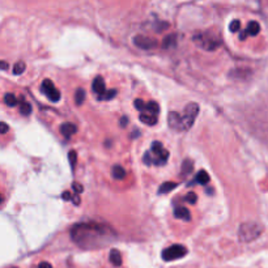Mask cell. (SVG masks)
<instances>
[{
  "instance_id": "ffe728a7",
  "label": "cell",
  "mask_w": 268,
  "mask_h": 268,
  "mask_svg": "<svg viewBox=\"0 0 268 268\" xmlns=\"http://www.w3.org/2000/svg\"><path fill=\"white\" fill-rule=\"evenodd\" d=\"M175 41H177V37L174 34H169L164 38V42H162V46L165 49H170V47L175 46Z\"/></svg>"
},
{
  "instance_id": "9c48e42d",
  "label": "cell",
  "mask_w": 268,
  "mask_h": 268,
  "mask_svg": "<svg viewBox=\"0 0 268 268\" xmlns=\"http://www.w3.org/2000/svg\"><path fill=\"white\" fill-rule=\"evenodd\" d=\"M60 132H62L63 136L69 139L72 135H75L76 132H78V127H76L75 125H72V123H63V125L60 126Z\"/></svg>"
},
{
  "instance_id": "8d00e7d4",
  "label": "cell",
  "mask_w": 268,
  "mask_h": 268,
  "mask_svg": "<svg viewBox=\"0 0 268 268\" xmlns=\"http://www.w3.org/2000/svg\"><path fill=\"white\" fill-rule=\"evenodd\" d=\"M38 268H53V265L50 264V263H47V262H42L40 264V267Z\"/></svg>"
},
{
  "instance_id": "f1b7e54d",
  "label": "cell",
  "mask_w": 268,
  "mask_h": 268,
  "mask_svg": "<svg viewBox=\"0 0 268 268\" xmlns=\"http://www.w3.org/2000/svg\"><path fill=\"white\" fill-rule=\"evenodd\" d=\"M116 94H117V91L116 89H114V91H107V92H105V93L102 94V96L100 97V98H103V100H111V98H114V97H116Z\"/></svg>"
},
{
  "instance_id": "836d02e7",
  "label": "cell",
  "mask_w": 268,
  "mask_h": 268,
  "mask_svg": "<svg viewBox=\"0 0 268 268\" xmlns=\"http://www.w3.org/2000/svg\"><path fill=\"white\" fill-rule=\"evenodd\" d=\"M72 188H73V190H75L78 194L83 193V190H84L83 186H81L80 183H78V182H73V183H72Z\"/></svg>"
},
{
  "instance_id": "8992f818",
  "label": "cell",
  "mask_w": 268,
  "mask_h": 268,
  "mask_svg": "<svg viewBox=\"0 0 268 268\" xmlns=\"http://www.w3.org/2000/svg\"><path fill=\"white\" fill-rule=\"evenodd\" d=\"M41 89H42V92H44V93L46 94V96L50 98V101H53V102H58V101L60 100V92L56 89L55 85L53 84V81L49 80V79L44 80Z\"/></svg>"
},
{
  "instance_id": "83f0119b",
  "label": "cell",
  "mask_w": 268,
  "mask_h": 268,
  "mask_svg": "<svg viewBox=\"0 0 268 268\" xmlns=\"http://www.w3.org/2000/svg\"><path fill=\"white\" fill-rule=\"evenodd\" d=\"M68 159H69V164H71V168H75L76 160H78V155H76L75 150H71V152L68 153Z\"/></svg>"
},
{
  "instance_id": "3957f363",
  "label": "cell",
  "mask_w": 268,
  "mask_h": 268,
  "mask_svg": "<svg viewBox=\"0 0 268 268\" xmlns=\"http://www.w3.org/2000/svg\"><path fill=\"white\" fill-rule=\"evenodd\" d=\"M262 225H259L255 221L243 222L238 229V238L242 242H253L262 234Z\"/></svg>"
},
{
  "instance_id": "9a60e30c",
  "label": "cell",
  "mask_w": 268,
  "mask_h": 268,
  "mask_svg": "<svg viewBox=\"0 0 268 268\" xmlns=\"http://www.w3.org/2000/svg\"><path fill=\"white\" fill-rule=\"evenodd\" d=\"M140 121L148 126H155L157 123V117L150 116V114H148V112H141Z\"/></svg>"
},
{
  "instance_id": "f35d334b",
  "label": "cell",
  "mask_w": 268,
  "mask_h": 268,
  "mask_svg": "<svg viewBox=\"0 0 268 268\" xmlns=\"http://www.w3.org/2000/svg\"><path fill=\"white\" fill-rule=\"evenodd\" d=\"M72 200H73V203H75L76 206H79V204H80V199H79L78 195H76L75 198H72Z\"/></svg>"
},
{
  "instance_id": "484cf974",
  "label": "cell",
  "mask_w": 268,
  "mask_h": 268,
  "mask_svg": "<svg viewBox=\"0 0 268 268\" xmlns=\"http://www.w3.org/2000/svg\"><path fill=\"white\" fill-rule=\"evenodd\" d=\"M162 150H164L162 143H160V141H155V143L152 144V152L155 153V155H160Z\"/></svg>"
},
{
  "instance_id": "7c38bea8",
  "label": "cell",
  "mask_w": 268,
  "mask_h": 268,
  "mask_svg": "<svg viewBox=\"0 0 268 268\" xmlns=\"http://www.w3.org/2000/svg\"><path fill=\"white\" fill-rule=\"evenodd\" d=\"M174 216L177 218H181V220H186V221H190L191 220V213L187 208L184 207H178L174 211Z\"/></svg>"
},
{
  "instance_id": "4316f807",
  "label": "cell",
  "mask_w": 268,
  "mask_h": 268,
  "mask_svg": "<svg viewBox=\"0 0 268 268\" xmlns=\"http://www.w3.org/2000/svg\"><path fill=\"white\" fill-rule=\"evenodd\" d=\"M240 28H241L240 20H233V21L231 22V25H229V29H231L232 33H237V31L240 30Z\"/></svg>"
},
{
  "instance_id": "6da1fadb",
  "label": "cell",
  "mask_w": 268,
  "mask_h": 268,
  "mask_svg": "<svg viewBox=\"0 0 268 268\" xmlns=\"http://www.w3.org/2000/svg\"><path fill=\"white\" fill-rule=\"evenodd\" d=\"M107 233H109V231H105L102 225H97L94 224V222L76 225L75 228L72 229L71 232L72 238H73L75 242L79 243L80 246L81 245L84 246L85 242H89V246H91V240H93L92 241V246H94L93 242H98L97 240L103 238Z\"/></svg>"
},
{
  "instance_id": "52a82bcc",
  "label": "cell",
  "mask_w": 268,
  "mask_h": 268,
  "mask_svg": "<svg viewBox=\"0 0 268 268\" xmlns=\"http://www.w3.org/2000/svg\"><path fill=\"white\" fill-rule=\"evenodd\" d=\"M134 45L141 50H152L157 46V41L155 38L145 37V35H136L134 38Z\"/></svg>"
},
{
  "instance_id": "7402d4cb",
  "label": "cell",
  "mask_w": 268,
  "mask_h": 268,
  "mask_svg": "<svg viewBox=\"0 0 268 268\" xmlns=\"http://www.w3.org/2000/svg\"><path fill=\"white\" fill-rule=\"evenodd\" d=\"M197 182L200 184H207L209 182V175L208 173L204 172V170H200L197 174Z\"/></svg>"
},
{
  "instance_id": "d4e9b609",
  "label": "cell",
  "mask_w": 268,
  "mask_h": 268,
  "mask_svg": "<svg viewBox=\"0 0 268 268\" xmlns=\"http://www.w3.org/2000/svg\"><path fill=\"white\" fill-rule=\"evenodd\" d=\"M20 112H21L22 116H29V114L31 112V105H30V103H28V102L22 103L21 106H20Z\"/></svg>"
},
{
  "instance_id": "d590c367",
  "label": "cell",
  "mask_w": 268,
  "mask_h": 268,
  "mask_svg": "<svg viewBox=\"0 0 268 268\" xmlns=\"http://www.w3.org/2000/svg\"><path fill=\"white\" fill-rule=\"evenodd\" d=\"M8 68H10V64L7 62H4V60H0V69H4V71H6V69Z\"/></svg>"
},
{
  "instance_id": "4dcf8cb0",
  "label": "cell",
  "mask_w": 268,
  "mask_h": 268,
  "mask_svg": "<svg viewBox=\"0 0 268 268\" xmlns=\"http://www.w3.org/2000/svg\"><path fill=\"white\" fill-rule=\"evenodd\" d=\"M135 107H136L137 110H144L145 109V103H144L143 100H140V98H137V100H135Z\"/></svg>"
},
{
  "instance_id": "1f68e13d",
  "label": "cell",
  "mask_w": 268,
  "mask_h": 268,
  "mask_svg": "<svg viewBox=\"0 0 268 268\" xmlns=\"http://www.w3.org/2000/svg\"><path fill=\"white\" fill-rule=\"evenodd\" d=\"M8 131H10V127H8V125H7V123H4V122H0V134L4 135V134H7Z\"/></svg>"
},
{
  "instance_id": "277c9868",
  "label": "cell",
  "mask_w": 268,
  "mask_h": 268,
  "mask_svg": "<svg viewBox=\"0 0 268 268\" xmlns=\"http://www.w3.org/2000/svg\"><path fill=\"white\" fill-rule=\"evenodd\" d=\"M199 114V105L195 102H190L186 105L183 114L181 116V131H187L194 126V122Z\"/></svg>"
},
{
  "instance_id": "5b68a950",
  "label": "cell",
  "mask_w": 268,
  "mask_h": 268,
  "mask_svg": "<svg viewBox=\"0 0 268 268\" xmlns=\"http://www.w3.org/2000/svg\"><path fill=\"white\" fill-rule=\"evenodd\" d=\"M187 254V249L182 245H173V246L168 247V249L164 250L162 253V259L165 262H172L175 259H181Z\"/></svg>"
},
{
  "instance_id": "44dd1931",
  "label": "cell",
  "mask_w": 268,
  "mask_h": 268,
  "mask_svg": "<svg viewBox=\"0 0 268 268\" xmlns=\"http://www.w3.org/2000/svg\"><path fill=\"white\" fill-rule=\"evenodd\" d=\"M85 101V92L84 89H81V88H79L78 91H76V94H75V102L78 106H81L83 103H84Z\"/></svg>"
},
{
  "instance_id": "603a6c76",
  "label": "cell",
  "mask_w": 268,
  "mask_h": 268,
  "mask_svg": "<svg viewBox=\"0 0 268 268\" xmlns=\"http://www.w3.org/2000/svg\"><path fill=\"white\" fill-rule=\"evenodd\" d=\"M4 102H6V105H8L10 107H13L17 105V98H16L15 94L7 93L6 96H4Z\"/></svg>"
},
{
  "instance_id": "d6a6232c",
  "label": "cell",
  "mask_w": 268,
  "mask_h": 268,
  "mask_svg": "<svg viewBox=\"0 0 268 268\" xmlns=\"http://www.w3.org/2000/svg\"><path fill=\"white\" fill-rule=\"evenodd\" d=\"M143 161L145 162V165H152V157H150V153L147 152L144 153V157H143Z\"/></svg>"
},
{
  "instance_id": "4fadbf2b",
  "label": "cell",
  "mask_w": 268,
  "mask_h": 268,
  "mask_svg": "<svg viewBox=\"0 0 268 268\" xmlns=\"http://www.w3.org/2000/svg\"><path fill=\"white\" fill-rule=\"evenodd\" d=\"M110 262L112 263V265H116V267H121L122 265V255L117 249H112L110 251Z\"/></svg>"
},
{
  "instance_id": "ab89813d",
  "label": "cell",
  "mask_w": 268,
  "mask_h": 268,
  "mask_svg": "<svg viewBox=\"0 0 268 268\" xmlns=\"http://www.w3.org/2000/svg\"><path fill=\"white\" fill-rule=\"evenodd\" d=\"M2 202H3V197L0 195V204H2Z\"/></svg>"
},
{
  "instance_id": "ba28073f",
  "label": "cell",
  "mask_w": 268,
  "mask_h": 268,
  "mask_svg": "<svg viewBox=\"0 0 268 268\" xmlns=\"http://www.w3.org/2000/svg\"><path fill=\"white\" fill-rule=\"evenodd\" d=\"M168 123L172 130L181 131V114L175 111H170L168 116Z\"/></svg>"
},
{
  "instance_id": "30bf717a",
  "label": "cell",
  "mask_w": 268,
  "mask_h": 268,
  "mask_svg": "<svg viewBox=\"0 0 268 268\" xmlns=\"http://www.w3.org/2000/svg\"><path fill=\"white\" fill-rule=\"evenodd\" d=\"M92 88H93V91L96 92L97 94H100V97L106 92V89H105V81H103V79L101 78V76H97V78L94 79Z\"/></svg>"
},
{
  "instance_id": "5bb4252c",
  "label": "cell",
  "mask_w": 268,
  "mask_h": 268,
  "mask_svg": "<svg viewBox=\"0 0 268 268\" xmlns=\"http://www.w3.org/2000/svg\"><path fill=\"white\" fill-rule=\"evenodd\" d=\"M245 31H246L247 35H253V37L254 35H258L259 31H260V25L256 21H250L249 25H247V29Z\"/></svg>"
},
{
  "instance_id": "e575fe53",
  "label": "cell",
  "mask_w": 268,
  "mask_h": 268,
  "mask_svg": "<svg viewBox=\"0 0 268 268\" xmlns=\"http://www.w3.org/2000/svg\"><path fill=\"white\" fill-rule=\"evenodd\" d=\"M62 198H63V200H66V202H69V200H72V195H71V193H68V191L63 193Z\"/></svg>"
},
{
  "instance_id": "ac0fdd59",
  "label": "cell",
  "mask_w": 268,
  "mask_h": 268,
  "mask_svg": "<svg viewBox=\"0 0 268 268\" xmlns=\"http://www.w3.org/2000/svg\"><path fill=\"white\" fill-rule=\"evenodd\" d=\"M194 168V164L191 160H184L183 164H182V177H186L191 173Z\"/></svg>"
},
{
  "instance_id": "f546056e",
  "label": "cell",
  "mask_w": 268,
  "mask_h": 268,
  "mask_svg": "<svg viewBox=\"0 0 268 268\" xmlns=\"http://www.w3.org/2000/svg\"><path fill=\"white\" fill-rule=\"evenodd\" d=\"M197 199L198 197L195 193H188L187 195H186V200H187L190 204H195V203H197Z\"/></svg>"
},
{
  "instance_id": "2e32d148",
  "label": "cell",
  "mask_w": 268,
  "mask_h": 268,
  "mask_svg": "<svg viewBox=\"0 0 268 268\" xmlns=\"http://www.w3.org/2000/svg\"><path fill=\"white\" fill-rule=\"evenodd\" d=\"M145 111L148 112V114H150V116H159V112H160V106L157 105L156 102H148L145 103Z\"/></svg>"
},
{
  "instance_id": "e0dca14e",
  "label": "cell",
  "mask_w": 268,
  "mask_h": 268,
  "mask_svg": "<svg viewBox=\"0 0 268 268\" xmlns=\"http://www.w3.org/2000/svg\"><path fill=\"white\" fill-rule=\"evenodd\" d=\"M111 174H112V177L116 178V179L121 181V179H123V178L126 177V170L122 168L121 165H116L114 168H112Z\"/></svg>"
},
{
  "instance_id": "d6986e66",
  "label": "cell",
  "mask_w": 268,
  "mask_h": 268,
  "mask_svg": "<svg viewBox=\"0 0 268 268\" xmlns=\"http://www.w3.org/2000/svg\"><path fill=\"white\" fill-rule=\"evenodd\" d=\"M178 184L175 183V182H165L164 184H161L160 186V190L159 193L160 194H165V193H170L172 190H174L175 187H177Z\"/></svg>"
},
{
  "instance_id": "74e56055",
  "label": "cell",
  "mask_w": 268,
  "mask_h": 268,
  "mask_svg": "<svg viewBox=\"0 0 268 268\" xmlns=\"http://www.w3.org/2000/svg\"><path fill=\"white\" fill-rule=\"evenodd\" d=\"M127 122H128V119H127V118H122V119H121V125H122V127H126V125H127Z\"/></svg>"
},
{
  "instance_id": "cb8c5ba5",
  "label": "cell",
  "mask_w": 268,
  "mask_h": 268,
  "mask_svg": "<svg viewBox=\"0 0 268 268\" xmlns=\"http://www.w3.org/2000/svg\"><path fill=\"white\" fill-rule=\"evenodd\" d=\"M26 66H25V63L24 62H17L15 64V67H13V73L15 75H21L22 72L25 71Z\"/></svg>"
},
{
  "instance_id": "7a4b0ae2",
  "label": "cell",
  "mask_w": 268,
  "mask_h": 268,
  "mask_svg": "<svg viewBox=\"0 0 268 268\" xmlns=\"http://www.w3.org/2000/svg\"><path fill=\"white\" fill-rule=\"evenodd\" d=\"M194 44L202 47L203 50L215 51L221 46V40L211 31H200L193 37Z\"/></svg>"
},
{
  "instance_id": "8fae6325",
  "label": "cell",
  "mask_w": 268,
  "mask_h": 268,
  "mask_svg": "<svg viewBox=\"0 0 268 268\" xmlns=\"http://www.w3.org/2000/svg\"><path fill=\"white\" fill-rule=\"evenodd\" d=\"M168 159H169V152L164 149L160 155H155V157L152 159V164H155V165L157 166L165 165L166 162H168Z\"/></svg>"
}]
</instances>
